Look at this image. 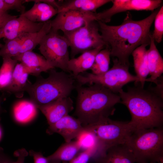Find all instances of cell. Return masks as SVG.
Wrapping results in <instances>:
<instances>
[{"label": "cell", "instance_id": "cell-32", "mask_svg": "<svg viewBox=\"0 0 163 163\" xmlns=\"http://www.w3.org/2000/svg\"><path fill=\"white\" fill-rule=\"evenodd\" d=\"M10 9H14L23 14L25 11V7L23 5L24 0H4Z\"/></svg>", "mask_w": 163, "mask_h": 163}, {"label": "cell", "instance_id": "cell-11", "mask_svg": "<svg viewBox=\"0 0 163 163\" xmlns=\"http://www.w3.org/2000/svg\"><path fill=\"white\" fill-rule=\"evenodd\" d=\"M110 8L100 13H96V21L106 23L109 22L113 16L118 13L128 10L153 11L159 7L161 0H114Z\"/></svg>", "mask_w": 163, "mask_h": 163}, {"label": "cell", "instance_id": "cell-35", "mask_svg": "<svg viewBox=\"0 0 163 163\" xmlns=\"http://www.w3.org/2000/svg\"><path fill=\"white\" fill-rule=\"evenodd\" d=\"M17 17V16L11 15L7 12H0V31L7 21Z\"/></svg>", "mask_w": 163, "mask_h": 163}, {"label": "cell", "instance_id": "cell-2", "mask_svg": "<svg viewBox=\"0 0 163 163\" xmlns=\"http://www.w3.org/2000/svg\"><path fill=\"white\" fill-rule=\"evenodd\" d=\"M120 103L129 110V121L136 129L162 127L163 126V95L154 87L145 89L140 86L119 92Z\"/></svg>", "mask_w": 163, "mask_h": 163}, {"label": "cell", "instance_id": "cell-19", "mask_svg": "<svg viewBox=\"0 0 163 163\" xmlns=\"http://www.w3.org/2000/svg\"><path fill=\"white\" fill-rule=\"evenodd\" d=\"M29 74L21 63H17L11 82L4 91L14 94L17 97H22L29 82L28 80Z\"/></svg>", "mask_w": 163, "mask_h": 163}, {"label": "cell", "instance_id": "cell-16", "mask_svg": "<svg viewBox=\"0 0 163 163\" xmlns=\"http://www.w3.org/2000/svg\"><path fill=\"white\" fill-rule=\"evenodd\" d=\"M12 58L20 62L29 74L36 76L39 75L42 72H47L54 68L43 56L32 51H27Z\"/></svg>", "mask_w": 163, "mask_h": 163}, {"label": "cell", "instance_id": "cell-31", "mask_svg": "<svg viewBox=\"0 0 163 163\" xmlns=\"http://www.w3.org/2000/svg\"><path fill=\"white\" fill-rule=\"evenodd\" d=\"M98 150L96 148L90 149L78 154L69 163H88L89 160L97 154Z\"/></svg>", "mask_w": 163, "mask_h": 163}, {"label": "cell", "instance_id": "cell-37", "mask_svg": "<svg viewBox=\"0 0 163 163\" xmlns=\"http://www.w3.org/2000/svg\"><path fill=\"white\" fill-rule=\"evenodd\" d=\"M5 154L3 149L2 147H0V163H3Z\"/></svg>", "mask_w": 163, "mask_h": 163}, {"label": "cell", "instance_id": "cell-14", "mask_svg": "<svg viewBox=\"0 0 163 163\" xmlns=\"http://www.w3.org/2000/svg\"><path fill=\"white\" fill-rule=\"evenodd\" d=\"M84 129L77 118L68 115L49 126L46 132L50 135L58 133L63 138L66 142H68L76 139Z\"/></svg>", "mask_w": 163, "mask_h": 163}, {"label": "cell", "instance_id": "cell-17", "mask_svg": "<svg viewBox=\"0 0 163 163\" xmlns=\"http://www.w3.org/2000/svg\"><path fill=\"white\" fill-rule=\"evenodd\" d=\"M104 46H100L82 53L78 57L71 58L69 60L67 66L68 71L73 76L90 69L92 66L97 54Z\"/></svg>", "mask_w": 163, "mask_h": 163}, {"label": "cell", "instance_id": "cell-41", "mask_svg": "<svg viewBox=\"0 0 163 163\" xmlns=\"http://www.w3.org/2000/svg\"><path fill=\"white\" fill-rule=\"evenodd\" d=\"M3 45L0 43V48H1L2 46Z\"/></svg>", "mask_w": 163, "mask_h": 163}, {"label": "cell", "instance_id": "cell-33", "mask_svg": "<svg viewBox=\"0 0 163 163\" xmlns=\"http://www.w3.org/2000/svg\"><path fill=\"white\" fill-rule=\"evenodd\" d=\"M28 154L33 157L34 163H49L46 157H44L40 152L31 150L29 151Z\"/></svg>", "mask_w": 163, "mask_h": 163}, {"label": "cell", "instance_id": "cell-40", "mask_svg": "<svg viewBox=\"0 0 163 163\" xmlns=\"http://www.w3.org/2000/svg\"><path fill=\"white\" fill-rule=\"evenodd\" d=\"M2 137V132L1 129L0 127V140H1Z\"/></svg>", "mask_w": 163, "mask_h": 163}, {"label": "cell", "instance_id": "cell-25", "mask_svg": "<svg viewBox=\"0 0 163 163\" xmlns=\"http://www.w3.org/2000/svg\"><path fill=\"white\" fill-rule=\"evenodd\" d=\"M51 28L50 20H49L44 22L43 27L40 30L29 34L22 45L20 54L32 51L39 44L43 38L49 32Z\"/></svg>", "mask_w": 163, "mask_h": 163}, {"label": "cell", "instance_id": "cell-23", "mask_svg": "<svg viewBox=\"0 0 163 163\" xmlns=\"http://www.w3.org/2000/svg\"><path fill=\"white\" fill-rule=\"evenodd\" d=\"M82 152L77 142L71 141L61 145L53 154L46 157L49 163L69 162Z\"/></svg>", "mask_w": 163, "mask_h": 163}, {"label": "cell", "instance_id": "cell-20", "mask_svg": "<svg viewBox=\"0 0 163 163\" xmlns=\"http://www.w3.org/2000/svg\"><path fill=\"white\" fill-rule=\"evenodd\" d=\"M149 45L142 44L136 48L133 52L134 67L138 82L142 88L144 86L147 77L149 74L147 60V50L146 47Z\"/></svg>", "mask_w": 163, "mask_h": 163}, {"label": "cell", "instance_id": "cell-26", "mask_svg": "<svg viewBox=\"0 0 163 163\" xmlns=\"http://www.w3.org/2000/svg\"><path fill=\"white\" fill-rule=\"evenodd\" d=\"M0 68V91H4L10 84L18 61L11 58H2Z\"/></svg>", "mask_w": 163, "mask_h": 163}, {"label": "cell", "instance_id": "cell-12", "mask_svg": "<svg viewBox=\"0 0 163 163\" xmlns=\"http://www.w3.org/2000/svg\"><path fill=\"white\" fill-rule=\"evenodd\" d=\"M44 22H32L22 14L7 21L0 31V39L11 40L36 32L43 27Z\"/></svg>", "mask_w": 163, "mask_h": 163}, {"label": "cell", "instance_id": "cell-18", "mask_svg": "<svg viewBox=\"0 0 163 163\" xmlns=\"http://www.w3.org/2000/svg\"><path fill=\"white\" fill-rule=\"evenodd\" d=\"M150 46L147 50L148 68L151 76L146 78L145 82L156 84L158 79L163 73V59L155 43L152 34L150 35Z\"/></svg>", "mask_w": 163, "mask_h": 163}, {"label": "cell", "instance_id": "cell-8", "mask_svg": "<svg viewBox=\"0 0 163 163\" xmlns=\"http://www.w3.org/2000/svg\"><path fill=\"white\" fill-rule=\"evenodd\" d=\"M39 49L49 63L53 68H58L69 73L67 68L70 60V47L67 39L51 28L43 38Z\"/></svg>", "mask_w": 163, "mask_h": 163}, {"label": "cell", "instance_id": "cell-21", "mask_svg": "<svg viewBox=\"0 0 163 163\" xmlns=\"http://www.w3.org/2000/svg\"><path fill=\"white\" fill-rule=\"evenodd\" d=\"M38 109L32 101L21 100L16 102L13 108V114L15 121L25 124L34 120L37 116Z\"/></svg>", "mask_w": 163, "mask_h": 163}, {"label": "cell", "instance_id": "cell-4", "mask_svg": "<svg viewBox=\"0 0 163 163\" xmlns=\"http://www.w3.org/2000/svg\"><path fill=\"white\" fill-rule=\"evenodd\" d=\"M49 71L47 78L39 75L34 83L29 82L26 87L25 91L36 105L44 104L69 97L75 88L76 81L72 73L57 72L54 68Z\"/></svg>", "mask_w": 163, "mask_h": 163}, {"label": "cell", "instance_id": "cell-15", "mask_svg": "<svg viewBox=\"0 0 163 163\" xmlns=\"http://www.w3.org/2000/svg\"><path fill=\"white\" fill-rule=\"evenodd\" d=\"M94 163H135L130 150L125 144L110 147L93 158Z\"/></svg>", "mask_w": 163, "mask_h": 163}, {"label": "cell", "instance_id": "cell-6", "mask_svg": "<svg viewBox=\"0 0 163 163\" xmlns=\"http://www.w3.org/2000/svg\"><path fill=\"white\" fill-rule=\"evenodd\" d=\"M113 61L112 67L103 74L97 75L84 72L82 73L83 74L74 76L77 84H99L117 94L127 83L133 82H138L136 76L129 73V66L121 63L116 58L113 59Z\"/></svg>", "mask_w": 163, "mask_h": 163}, {"label": "cell", "instance_id": "cell-39", "mask_svg": "<svg viewBox=\"0 0 163 163\" xmlns=\"http://www.w3.org/2000/svg\"><path fill=\"white\" fill-rule=\"evenodd\" d=\"M2 100L1 97H0V116L2 113L3 112V110L1 107V103Z\"/></svg>", "mask_w": 163, "mask_h": 163}, {"label": "cell", "instance_id": "cell-9", "mask_svg": "<svg viewBox=\"0 0 163 163\" xmlns=\"http://www.w3.org/2000/svg\"><path fill=\"white\" fill-rule=\"evenodd\" d=\"M97 21L93 20L86 22L83 27L64 33L71 48L72 58L78 54L107 44L99 33Z\"/></svg>", "mask_w": 163, "mask_h": 163}, {"label": "cell", "instance_id": "cell-24", "mask_svg": "<svg viewBox=\"0 0 163 163\" xmlns=\"http://www.w3.org/2000/svg\"><path fill=\"white\" fill-rule=\"evenodd\" d=\"M112 0H71L60 1L58 13L65 11L77 9L96 13L97 9Z\"/></svg>", "mask_w": 163, "mask_h": 163}, {"label": "cell", "instance_id": "cell-28", "mask_svg": "<svg viewBox=\"0 0 163 163\" xmlns=\"http://www.w3.org/2000/svg\"><path fill=\"white\" fill-rule=\"evenodd\" d=\"M110 49L108 47L101 50L96 55L94 63L90 69L93 74L100 75L109 69Z\"/></svg>", "mask_w": 163, "mask_h": 163}, {"label": "cell", "instance_id": "cell-34", "mask_svg": "<svg viewBox=\"0 0 163 163\" xmlns=\"http://www.w3.org/2000/svg\"><path fill=\"white\" fill-rule=\"evenodd\" d=\"M28 155V152L24 148L16 150L14 153V155L17 158V160L13 161V163H24L25 158Z\"/></svg>", "mask_w": 163, "mask_h": 163}, {"label": "cell", "instance_id": "cell-1", "mask_svg": "<svg viewBox=\"0 0 163 163\" xmlns=\"http://www.w3.org/2000/svg\"><path fill=\"white\" fill-rule=\"evenodd\" d=\"M158 11H154L139 21L133 20L130 14L127 13L123 23L118 26L97 21L102 38L110 49V56L129 66V57L134 50L142 44H150V29Z\"/></svg>", "mask_w": 163, "mask_h": 163}, {"label": "cell", "instance_id": "cell-7", "mask_svg": "<svg viewBox=\"0 0 163 163\" xmlns=\"http://www.w3.org/2000/svg\"><path fill=\"white\" fill-rule=\"evenodd\" d=\"M84 128L92 131L99 145V154L112 146L124 144L130 133L136 129L129 121L114 120L107 118L94 125Z\"/></svg>", "mask_w": 163, "mask_h": 163}, {"label": "cell", "instance_id": "cell-38", "mask_svg": "<svg viewBox=\"0 0 163 163\" xmlns=\"http://www.w3.org/2000/svg\"><path fill=\"white\" fill-rule=\"evenodd\" d=\"M13 161L5 154L4 158L3 163H13Z\"/></svg>", "mask_w": 163, "mask_h": 163}, {"label": "cell", "instance_id": "cell-36", "mask_svg": "<svg viewBox=\"0 0 163 163\" xmlns=\"http://www.w3.org/2000/svg\"><path fill=\"white\" fill-rule=\"evenodd\" d=\"M10 10L7 4L4 1V0H0V12H7Z\"/></svg>", "mask_w": 163, "mask_h": 163}, {"label": "cell", "instance_id": "cell-3", "mask_svg": "<svg viewBox=\"0 0 163 163\" xmlns=\"http://www.w3.org/2000/svg\"><path fill=\"white\" fill-rule=\"evenodd\" d=\"M75 89L77 94L74 114L84 127L109 118L114 113L115 105L121 102L119 94L99 84L86 87L76 84Z\"/></svg>", "mask_w": 163, "mask_h": 163}, {"label": "cell", "instance_id": "cell-13", "mask_svg": "<svg viewBox=\"0 0 163 163\" xmlns=\"http://www.w3.org/2000/svg\"><path fill=\"white\" fill-rule=\"evenodd\" d=\"M36 105L46 117L49 126L68 115L74 109L73 102L69 96L46 104Z\"/></svg>", "mask_w": 163, "mask_h": 163}, {"label": "cell", "instance_id": "cell-29", "mask_svg": "<svg viewBox=\"0 0 163 163\" xmlns=\"http://www.w3.org/2000/svg\"><path fill=\"white\" fill-rule=\"evenodd\" d=\"M76 139L82 151L90 149L96 148L98 150V153L99 150L98 142L95 135L91 131L84 128L83 130Z\"/></svg>", "mask_w": 163, "mask_h": 163}, {"label": "cell", "instance_id": "cell-27", "mask_svg": "<svg viewBox=\"0 0 163 163\" xmlns=\"http://www.w3.org/2000/svg\"><path fill=\"white\" fill-rule=\"evenodd\" d=\"M29 34L13 39H5L0 50V56L12 58L20 54L22 45Z\"/></svg>", "mask_w": 163, "mask_h": 163}, {"label": "cell", "instance_id": "cell-30", "mask_svg": "<svg viewBox=\"0 0 163 163\" xmlns=\"http://www.w3.org/2000/svg\"><path fill=\"white\" fill-rule=\"evenodd\" d=\"M154 20V30L152 35L155 41L160 43L162 40L163 35V6L158 11Z\"/></svg>", "mask_w": 163, "mask_h": 163}, {"label": "cell", "instance_id": "cell-10", "mask_svg": "<svg viewBox=\"0 0 163 163\" xmlns=\"http://www.w3.org/2000/svg\"><path fill=\"white\" fill-rule=\"evenodd\" d=\"M96 13L77 9L59 12L54 19L50 20L51 28L57 31L60 30L64 33L72 31L83 26L88 21H96Z\"/></svg>", "mask_w": 163, "mask_h": 163}, {"label": "cell", "instance_id": "cell-22", "mask_svg": "<svg viewBox=\"0 0 163 163\" xmlns=\"http://www.w3.org/2000/svg\"><path fill=\"white\" fill-rule=\"evenodd\" d=\"M58 13L57 9L47 4L34 2L32 7L22 15L32 22L43 23L50 20Z\"/></svg>", "mask_w": 163, "mask_h": 163}, {"label": "cell", "instance_id": "cell-5", "mask_svg": "<svg viewBox=\"0 0 163 163\" xmlns=\"http://www.w3.org/2000/svg\"><path fill=\"white\" fill-rule=\"evenodd\" d=\"M136 163H163V128L135 129L125 143Z\"/></svg>", "mask_w": 163, "mask_h": 163}]
</instances>
